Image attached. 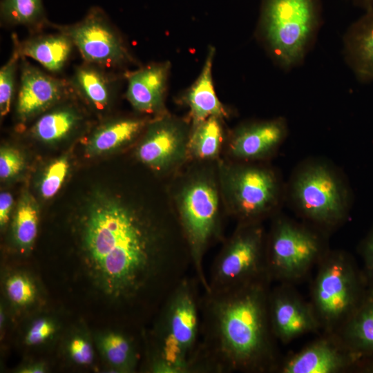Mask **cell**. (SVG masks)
Here are the masks:
<instances>
[{"label": "cell", "mask_w": 373, "mask_h": 373, "mask_svg": "<svg viewBox=\"0 0 373 373\" xmlns=\"http://www.w3.org/2000/svg\"><path fill=\"white\" fill-rule=\"evenodd\" d=\"M361 358L336 334L323 332L300 351L281 359L276 373L351 372Z\"/></svg>", "instance_id": "13"}, {"label": "cell", "mask_w": 373, "mask_h": 373, "mask_svg": "<svg viewBox=\"0 0 373 373\" xmlns=\"http://www.w3.org/2000/svg\"><path fill=\"white\" fill-rule=\"evenodd\" d=\"M20 77L16 102L19 119L27 122L73 94L69 79L50 75L30 64L20 61Z\"/></svg>", "instance_id": "15"}, {"label": "cell", "mask_w": 373, "mask_h": 373, "mask_svg": "<svg viewBox=\"0 0 373 373\" xmlns=\"http://www.w3.org/2000/svg\"><path fill=\"white\" fill-rule=\"evenodd\" d=\"M81 119V115L75 108L57 107L37 119L32 128V133L41 141L56 142L70 134Z\"/></svg>", "instance_id": "23"}, {"label": "cell", "mask_w": 373, "mask_h": 373, "mask_svg": "<svg viewBox=\"0 0 373 373\" xmlns=\"http://www.w3.org/2000/svg\"><path fill=\"white\" fill-rule=\"evenodd\" d=\"M56 28L71 39L85 62L110 69L132 59L122 37L99 7L90 8L74 24Z\"/></svg>", "instance_id": "11"}, {"label": "cell", "mask_w": 373, "mask_h": 373, "mask_svg": "<svg viewBox=\"0 0 373 373\" xmlns=\"http://www.w3.org/2000/svg\"><path fill=\"white\" fill-rule=\"evenodd\" d=\"M361 254L363 262L362 271L367 287H373V228L362 242Z\"/></svg>", "instance_id": "35"}, {"label": "cell", "mask_w": 373, "mask_h": 373, "mask_svg": "<svg viewBox=\"0 0 373 373\" xmlns=\"http://www.w3.org/2000/svg\"><path fill=\"white\" fill-rule=\"evenodd\" d=\"M343 55L358 82L373 83V10L347 28L343 37Z\"/></svg>", "instance_id": "17"}, {"label": "cell", "mask_w": 373, "mask_h": 373, "mask_svg": "<svg viewBox=\"0 0 373 373\" xmlns=\"http://www.w3.org/2000/svg\"><path fill=\"white\" fill-rule=\"evenodd\" d=\"M266 276L200 296L194 373H276L281 359L271 329Z\"/></svg>", "instance_id": "2"}, {"label": "cell", "mask_w": 373, "mask_h": 373, "mask_svg": "<svg viewBox=\"0 0 373 373\" xmlns=\"http://www.w3.org/2000/svg\"><path fill=\"white\" fill-rule=\"evenodd\" d=\"M194 276L183 279L157 312L146 343V367L153 373H194L200 338V296Z\"/></svg>", "instance_id": "3"}, {"label": "cell", "mask_w": 373, "mask_h": 373, "mask_svg": "<svg viewBox=\"0 0 373 373\" xmlns=\"http://www.w3.org/2000/svg\"><path fill=\"white\" fill-rule=\"evenodd\" d=\"M321 230L285 217L274 219L266 239V269L273 281L304 279L329 251Z\"/></svg>", "instance_id": "7"}, {"label": "cell", "mask_w": 373, "mask_h": 373, "mask_svg": "<svg viewBox=\"0 0 373 373\" xmlns=\"http://www.w3.org/2000/svg\"><path fill=\"white\" fill-rule=\"evenodd\" d=\"M38 210L35 200L29 195L22 197L13 222L14 238L23 251L33 245L38 229Z\"/></svg>", "instance_id": "28"}, {"label": "cell", "mask_w": 373, "mask_h": 373, "mask_svg": "<svg viewBox=\"0 0 373 373\" xmlns=\"http://www.w3.org/2000/svg\"><path fill=\"white\" fill-rule=\"evenodd\" d=\"M68 166V162L65 158L57 160L48 166L40 186L44 198H52L58 192L66 176Z\"/></svg>", "instance_id": "31"}, {"label": "cell", "mask_w": 373, "mask_h": 373, "mask_svg": "<svg viewBox=\"0 0 373 373\" xmlns=\"http://www.w3.org/2000/svg\"><path fill=\"white\" fill-rule=\"evenodd\" d=\"M146 123L138 119H120L98 129L90 142L91 151L102 153L112 150L135 137Z\"/></svg>", "instance_id": "27"}, {"label": "cell", "mask_w": 373, "mask_h": 373, "mask_svg": "<svg viewBox=\"0 0 373 373\" xmlns=\"http://www.w3.org/2000/svg\"><path fill=\"white\" fill-rule=\"evenodd\" d=\"M79 261L91 289L136 323L155 315L192 269L172 202L157 213L118 201L95 206L82 224Z\"/></svg>", "instance_id": "1"}, {"label": "cell", "mask_w": 373, "mask_h": 373, "mask_svg": "<svg viewBox=\"0 0 373 373\" xmlns=\"http://www.w3.org/2000/svg\"><path fill=\"white\" fill-rule=\"evenodd\" d=\"M269 314L276 339L284 344L321 331L310 302L306 301L291 284L280 283L271 288Z\"/></svg>", "instance_id": "14"}, {"label": "cell", "mask_w": 373, "mask_h": 373, "mask_svg": "<svg viewBox=\"0 0 373 373\" xmlns=\"http://www.w3.org/2000/svg\"><path fill=\"white\" fill-rule=\"evenodd\" d=\"M287 133V120L282 117L244 124L229 141V154L240 162L264 159L276 151Z\"/></svg>", "instance_id": "16"}, {"label": "cell", "mask_w": 373, "mask_h": 373, "mask_svg": "<svg viewBox=\"0 0 373 373\" xmlns=\"http://www.w3.org/2000/svg\"><path fill=\"white\" fill-rule=\"evenodd\" d=\"M69 82L74 93L99 112L108 108L117 86V79L108 69L85 61L75 68Z\"/></svg>", "instance_id": "19"}, {"label": "cell", "mask_w": 373, "mask_h": 373, "mask_svg": "<svg viewBox=\"0 0 373 373\" xmlns=\"http://www.w3.org/2000/svg\"><path fill=\"white\" fill-rule=\"evenodd\" d=\"M5 290L9 300L15 305L25 307L32 303L36 288L30 278L17 273L10 276L5 283Z\"/></svg>", "instance_id": "30"}, {"label": "cell", "mask_w": 373, "mask_h": 373, "mask_svg": "<svg viewBox=\"0 0 373 373\" xmlns=\"http://www.w3.org/2000/svg\"><path fill=\"white\" fill-rule=\"evenodd\" d=\"M55 325L48 318L35 321L25 336V343L30 346H35L47 341L55 334Z\"/></svg>", "instance_id": "33"}, {"label": "cell", "mask_w": 373, "mask_h": 373, "mask_svg": "<svg viewBox=\"0 0 373 373\" xmlns=\"http://www.w3.org/2000/svg\"><path fill=\"white\" fill-rule=\"evenodd\" d=\"M218 175L226 211L238 223L261 222L277 208L281 186L272 169L240 162L218 166Z\"/></svg>", "instance_id": "8"}, {"label": "cell", "mask_w": 373, "mask_h": 373, "mask_svg": "<svg viewBox=\"0 0 373 373\" xmlns=\"http://www.w3.org/2000/svg\"><path fill=\"white\" fill-rule=\"evenodd\" d=\"M190 133L180 120L164 117L153 122L140 144V160L156 171L171 173L189 157Z\"/></svg>", "instance_id": "12"}, {"label": "cell", "mask_w": 373, "mask_h": 373, "mask_svg": "<svg viewBox=\"0 0 373 373\" xmlns=\"http://www.w3.org/2000/svg\"><path fill=\"white\" fill-rule=\"evenodd\" d=\"M168 68L151 64L127 76L126 97L135 109L152 113L162 106Z\"/></svg>", "instance_id": "18"}, {"label": "cell", "mask_w": 373, "mask_h": 373, "mask_svg": "<svg viewBox=\"0 0 373 373\" xmlns=\"http://www.w3.org/2000/svg\"><path fill=\"white\" fill-rule=\"evenodd\" d=\"M354 372L373 373V356L362 357L357 362Z\"/></svg>", "instance_id": "37"}, {"label": "cell", "mask_w": 373, "mask_h": 373, "mask_svg": "<svg viewBox=\"0 0 373 373\" xmlns=\"http://www.w3.org/2000/svg\"><path fill=\"white\" fill-rule=\"evenodd\" d=\"M354 353L373 356V287H367L360 304L336 332Z\"/></svg>", "instance_id": "21"}, {"label": "cell", "mask_w": 373, "mask_h": 373, "mask_svg": "<svg viewBox=\"0 0 373 373\" xmlns=\"http://www.w3.org/2000/svg\"><path fill=\"white\" fill-rule=\"evenodd\" d=\"M354 6L365 12L373 10V0H350Z\"/></svg>", "instance_id": "38"}, {"label": "cell", "mask_w": 373, "mask_h": 373, "mask_svg": "<svg viewBox=\"0 0 373 373\" xmlns=\"http://www.w3.org/2000/svg\"><path fill=\"white\" fill-rule=\"evenodd\" d=\"M0 17L5 25L31 30L41 29L48 23L42 0H1Z\"/></svg>", "instance_id": "25"}, {"label": "cell", "mask_w": 373, "mask_h": 373, "mask_svg": "<svg viewBox=\"0 0 373 373\" xmlns=\"http://www.w3.org/2000/svg\"><path fill=\"white\" fill-rule=\"evenodd\" d=\"M214 169L193 167L181 175L169 193L188 243L192 269L202 291L208 288L206 252L222 239L220 186Z\"/></svg>", "instance_id": "4"}, {"label": "cell", "mask_w": 373, "mask_h": 373, "mask_svg": "<svg viewBox=\"0 0 373 373\" xmlns=\"http://www.w3.org/2000/svg\"><path fill=\"white\" fill-rule=\"evenodd\" d=\"M310 303L323 333H336L363 299L367 283L362 269L346 252L329 250L317 265Z\"/></svg>", "instance_id": "6"}, {"label": "cell", "mask_w": 373, "mask_h": 373, "mask_svg": "<svg viewBox=\"0 0 373 373\" xmlns=\"http://www.w3.org/2000/svg\"><path fill=\"white\" fill-rule=\"evenodd\" d=\"M44 368L41 365H31L22 369L20 372L23 373H37V372H44Z\"/></svg>", "instance_id": "39"}, {"label": "cell", "mask_w": 373, "mask_h": 373, "mask_svg": "<svg viewBox=\"0 0 373 373\" xmlns=\"http://www.w3.org/2000/svg\"><path fill=\"white\" fill-rule=\"evenodd\" d=\"M13 199L7 192H2L0 195V225L4 227L8 222L12 210Z\"/></svg>", "instance_id": "36"}, {"label": "cell", "mask_w": 373, "mask_h": 373, "mask_svg": "<svg viewBox=\"0 0 373 373\" xmlns=\"http://www.w3.org/2000/svg\"><path fill=\"white\" fill-rule=\"evenodd\" d=\"M266 239L261 222L238 223L215 258L208 288L202 291L224 290L268 276Z\"/></svg>", "instance_id": "10"}, {"label": "cell", "mask_w": 373, "mask_h": 373, "mask_svg": "<svg viewBox=\"0 0 373 373\" xmlns=\"http://www.w3.org/2000/svg\"><path fill=\"white\" fill-rule=\"evenodd\" d=\"M214 53V48H210L199 77L186 95L193 126L211 117L220 118L227 115L213 87L211 69Z\"/></svg>", "instance_id": "22"}, {"label": "cell", "mask_w": 373, "mask_h": 373, "mask_svg": "<svg viewBox=\"0 0 373 373\" xmlns=\"http://www.w3.org/2000/svg\"><path fill=\"white\" fill-rule=\"evenodd\" d=\"M12 52L0 69V115H6L11 107L16 87L17 70L19 68L21 56L13 37Z\"/></svg>", "instance_id": "29"}, {"label": "cell", "mask_w": 373, "mask_h": 373, "mask_svg": "<svg viewBox=\"0 0 373 373\" xmlns=\"http://www.w3.org/2000/svg\"><path fill=\"white\" fill-rule=\"evenodd\" d=\"M21 153L12 148H3L0 151V177L9 179L18 174L23 166Z\"/></svg>", "instance_id": "32"}, {"label": "cell", "mask_w": 373, "mask_h": 373, "mask_svg": "<svg viewBox=\"0 0 373 373\" xmlns=\"http://www.w3.org/2000/svg\"><path fill=\"white\" fill-rule=\"evenodd\" d=\"M68 353L70 358L77 365H88L93 361L91 344L82 336L73 337L69 342Z\"/></svg>", "instance_id": "34"}, {"label": "cell", "mask_w": 373, "mask_h": 373, "mask_svg": "<svg viewBox=\"0 0 373 373\" xmlns=\"http://www.w3.org/2000/svg\"><path fill=\"white\" fill-rule=\"evenodd\" d=\"M12 37L22 57L34 59L52 73L64 68L75 47L71 39L60 30L58 33L34 36L23 41H19L15 34Z\"/></svg>", "instance_id": "20"}, {"label": "cell", "mask_w": 373, "mask_h": 373, "mask_svg": "<svg viewBox=\"0 0 373 373\" xmlns=\"http://www.w3.org/2000/svg\"><path fill=\"white\" fill-rule=\"evenodd\" d=\"M222 142V129L219 118L211 117L193 126L189 141V154L199 161L214 160Z\"/></svg>", "instance_id": "26"}, {"label": "cell", "mask_w": 373, "mask_h": 373, "mask_svg": "<svg viewBox=\"0 0 373 373\" xmlns=\"http://www.w3.org/2000/svg\"><path fill=\"white\" fill-rule=\"evenodd\" d=\"M290 189L296 209L314 227L325 231L345 219L348 191L325 163L311 162L301 166L293 176Z\"/></svg>", "instance_id": "9"}, {"label": "cell", "mask_w": 373, "mask_h": 373, "mask_svg": "<svg viewBox=\"0 0 373 373\" xmlns=\"http://www.w3.org/2000/svg\"><path fill=\"white\" fill-rule=\"evenodd\" d=\"M322 23L321 0H262L260 37L274 62L285 72L304 63Z\"/></svg>", "instance_id": "5"}, {"label": "cell", "mask_w": 373, "mask_h": 373, "mask_svg": "<svg viewBox=\"0 0 373 373\" xmlns=\"http://www.w3.org/2000/svg\"><path fill=\"white\" fill-rule=\"evenodd\" d=\"M102 354L115 369L122 372L135 370L139 353L137 342L124 332L112 331L104 334L99 342Z\"/></svg>", "instance_id": "24"}]
</instances>
